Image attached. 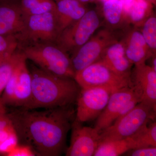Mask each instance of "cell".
<instances>
[{
  "mask_svg": "<svg viewBox=\"0 0 156 156\" xmlns=\"http://www.w3.org/2000/svg\"><path fill=\"white\" fill-rule=\"evenodd\" d=\"M55 12L26 16L24 27L15 35L19 48L37 43H55L58 35Z\"/></svg>",
  "mask_w": 156,
  "mask_h": 156,
  "instance_id": "cell-5",
  "label": "cell"
},
{
  "mask_svg": "<svg viewBox=\"0 0 156 156\" xmlns=\"http://www.w3.org/2000/svg\"><path fill=\"white\" fill-rule=\"evenodd\" d=\"M74 79L81 89L103 87L116 91L132 87L131 79L118 74L101 59L76 73Z\"/></svg>",
  "mask_w": 156,
  "mask_h": 156,
  "instance_id": "cell-6",
  "label": "cell"
},
{
  "mask_svg": "<svg viewBox=\"0 0 156 156\" xmlns=\"http://www.w3.org/2000/svg\"><path fill=\"white\" fill-rule=\"evenodd\" d=\"M8 155L11 156H32L35 155L33 151L27 146H16L8 152Z\"/></svg>",
  "mask_w": 156,
  "mask_h": 156,
  "instance_id": "cell-28",
  "label": "cell"
},
{
  "mask_svg": "<svg viewBox=\"0 0 156 156\" xmlns=\"http://www.w3.org/2000/svg\"><path fill=\"white\" fill-rule=\"evenodd\" d=\"M103 13L108 28L115 30L128 28L121 0H109L103 3Z\"/></svg>",
  "mask_w": 156,
  "mask_h": 156,
  "instance_id": "cell-19",
  "label": "cell"
},
{
  "mask_svg": "<svg viewBox=\"0 0 156 156\" xmlns=\"http://www.w3.org/2000/svg\"><path fill=\"white\" fill-rule=\"evenodd\" d=\"M148 2H150L153 3L154 4L155 3L156 0H147Z\"/></svg>",
  "mask_w": 156,
  "mask_h": 156,
  "instance_id": "cell-32",
  "label": "cell"
},
{
  "mask_svg": "<svg viewBox=\"0 0 156 156\" xmlns=\"http://www.w3.org/2000/svg\"><path fill=\"white\" fill-rule=\"evenodd\" d=\"M3 107H5V106H4V105H3L2 104L0 103V108H3Z\"/></svg>",
  "mask_w": 156,
  "mask_h": 156,
  "instance_id": "cell-33",
  "label": "cell"
},
{
  "mask_svg": "<svg viewBox=\"0 0 156 156\" xmlns=\"http://www.w3.org/2000/svg\"><path fill=\"white\" fill-rule=\"evenodd\" d=\"M155 112L156 109L151 106L139 102L129 112L100 132V142L125 139L132 136L151 120L154 119Z\"/></svg>",
  "mask_w": 156,
  "mask_h": 156,
  "instance_id": "cell-4",
  "label": "cell"
},
{
  "mask_svg": "<svg viewBox=\"0 0 156 156\" xmlns=\"http://www.w3.org/2000/svg\"><path fill=\"white\" fill-rule=\"evenodd\" d=\"M20 7L26 16L38 15L56 11L54 0H21Z\"/></svg>",
  "mask_w": 156,
  "mask_h": 156,
  "instance_id": "cell-21",
  "label": "cell"
},
{
  "mask_svg": "<svg viewBox=\"0 0 156 156\" xmlns=\"http://www.w3.org/2000/svg\"><path fill=\"white\" fill-rule=\"evenodd\" d=\"M127 155L131 156H155L156 147H147L134 149L128 151Z\"/></svg>",
  "mask_w": 156,
  "mask_h": 156,
  "instance_id": "cell-27",
  "label": "cell"
},
{
  "mask_svg": "<svg viewBox=\"0 0 156 156\" xmlns=\"http://www.w3.org/2000/svg\"><path fill=\"white\" fill-rule=\"evenodd\" d=\"M141 33L149 48L154 54L156 52V17L152 14L141 27Z\"/></svg>",
  "mask_w": 156,
  "mask_h": 156,
  "instance_id": "cell-25",
  "label": "cell"
},
{
  "mask_svg": "<svg viewBox=\"0 0 156 156\" xmlns=\"http://www.w3.org/2000/svg\"><path fill=\"white\" fill-rule=\"evenodd\" d=\"M102 3L105 2H106V1H109V0H100Z\"/></svg>",
  "mask_w": 156,
  "mask_h": 156,
  "instance_id": "cell-34",
  "label": "cell"
},
{
  "mask_svg": "<svg viewBox=\"0 0 156 156\" xmlns=\"http://www.w3.org/2000/svg\"><path fill=\"white\" fill-rule=\"evenodd\" d=\"M111 89L103 87L82 89L77 98L76 121L83 123L95 119L106 107Z\"/></svg>",
  "mask_w": 156,
  "mask_h": 156,
  "instance_id": "cell-10",
  "label": "cell"
},
{
  "mask_svg": "<svg viewBox=\"0 0 156 156\" xmlns=\"http://www.w3.org/2000/svg\"><path fill=\"white\" fill-rule=\"evenodd\" d=\"M96 1H100V0H96Z\"/></svg>",
  "mask_w": 156,
  "mask_h": 156,
  "instance_id": "cell-35",
  "label": "cell"
},
{
  "mask_svg": "<svg viewBox=\"0 0 156 156\" xmlns=\"http://www.w3.org/2000/svg\"><path fill=\"white\" fill-rule=\"evenodd\" d=\"M149 122L131 136L135 144V148L147 147H156V122L149 124Z\"/></svg>",
  "mask_w": 156,
  "mask_h": 156,
  "instance_id": "cell-24",
  "label": "cell"
},
{
  "mask_svg": "<svg viewBox=\"0 0 156 156\" xmlns=\"http://www.w3.org/2000/svg\"><path fill=\"white\" fill-rule=\"evenodd\" d=\"M25 57L18 48L0 66V94L4 91L17 65Z\"/></svg>",
  "mask_w": 156,
  "mask_h": 156,
  "instance_id": "cell-22",
  "label": "cell"
},
{
  "mask_svg": "<svg viewBox=\"0 0 156 156\" xmlns=\"http://www.w3.org/2000/svg\"><path fill=\"white\" fill-rule=\"evenodd\" d=\"M26 16L20 3L0 0V35H16L24 27Z\"/></svg>",
  "mask_w": 156,
  "mask_h": 156,
  "instance_id": "cell-14",
  "label": "cell"
},
{
  "mask_svg": "<svg viewBox=\"0 0 156 156\" xmlns=\"http://www.w3.org/2000/svg\"><path fill=\"white\" fill-rule=\"evenodd\" d=\"M122 40L126 56L134 66L145 63L147 60L156 54L151 51L138 28L134 27L126 31Z\"/></svg>",
  "mask_w": 156,
  "mask_h": 156,
  "instance_id": "cell-15",
  "label": "cell"
},
{
  "mask_svg": "<svg viewBox=\"0 0 156 156\" xmlns=\"http://www.w3.org/2000/svg\"><path fill=\"white\" fill-rule=\"evenodd\" d=\"M116 31L107 27L100 30L72 53L70 58L75 73L100 60L107 48L119 41Z\"/></svg>",
  "mask_w": 156,
  "mask_h": 156,
  "instance_id": "cell-8",
  "label": "cell"
},
{
  "mask_svg": "<svg viewBox=\"0 0 156 156\" xmlns=\"http://www.w3.org/2000/svg\"><path fill=\"white\" fill-rule=\"evenodd\" d=\"M71 138L66 156H92L100 142V133L94 128L86 127L75 121L72 125Z\"/></svg>",
  "mask_w": 156,
  "mask_h": 156,
  "instance_id": "cell-11",
  "label": "cell"
},
{
  "mask_svg": "<svg viewBox=\"0 0 156 156\" xmlns=\"http://www.w3.org/2000/svg\"><path fill=\"white\" fill-rule=\"evenodd\" d=\"M19 48V43L15 35H0V56L11 55Z\"/></svg>",
  "mask_w": 156,
  "mask_h": 156,
  "instance_id": "cell-26",
  "label": "cell"
},
{
  "mask_svg": "<svg viewBox=\"0 0 156 156\" xmlns=\"http://www.w3.org/2000/svg\"><path fill=\"white\" fill-rule=\"evenodd\" d=\"M79 1L82 3H86L89 2L90 0H79Z\"/></svg>",
  "mask_w": 156,
  "mask_h": 156,
  "instance_id": "cell-31",
  "label": "cell"
},
{
  "mask_svg": "<svg viewBox=\"0 0 156 156\" xmlns=\"http://www.w3.org/2000/svg\"><path fill=\"white\" fill-rule=\"evenodd\" d=\"M131 80L140 102L156 109V71L145 63L134 66Z\"/></svg>",
  "mask_w": 156,
  "mask_h": 156,
  "instance_id": "cell-12",
  "label": "cell"
},
{
  "mask_svg": "<svg viewBox=\"0 0 156 156\" xmlns=\"http://www.w3.org/2000/svg\"><path fill=\"white\" fill-rule=\"evenodd\" d=\"M54 1H57V0H54Z\"/></svg>",
  "mask_w": 156,
  "mask_h": 156,
  "instance_id": "cell-36",
  "label": "cell"
},
{
  "mask_svg": "<svg viewBox=\"0 0 156 156\" xmlns=\"http://www.w3.org/2000/svg\"><path fill=\"white\" fill-rule=\"evenodd\" d=\"M30 73L31 93L22 108H53L69 106L76 100L80 86L74 79L54 75L40 69Z\"/></svg>",
  "mask_w": 156,
  "mask_h": 156,
  "instance_id": "cell-2",
  "label": "cell"
},
{
  "mask_svg": "<svg viewBox=\"0 0 156 156\" xmlns=\"http://www.w3.org/2000/svg\"><path fill=\"white\" fill-rule=\"evenodd\" d=\"M100 23L96 11H87L81 18L59 33L55 44L68 54L73 53L95 34Z\"/></svg>",
  "mask_w": 156,
  "mask_h": 156,
  "instance_id": "cell-7",
  "label": "cell"
},
{
  "mask_svg": "<svg viewBox=\"0 0 156 156\" xmlns=\"http://www.w3.org/2000/svg\"><path fill=\"white\" fill-rule=\"evenodd\" d=\"M12 54H11V55H3V56H0V66L4 62L7 60L12 55Z\"/></svg>",
  "mask_w": 156,
  "mask_h": 156,
  "instance_id": "cell-30",
  "label": "cell"
},
{
  "mask_svg": "<svg viewBox=\"0 0 156 156\" xmlns=\"http://www.w3.org/2000/svg\"><path fill=\"white\" fill-rule=\"evenodd\" d=\"M73 112L69 106L44 110L21 108L8 114L17 138L38 155H61Z\"/></svg>",
  "mask_w": 156,
  "mask_h": 156,
  "instance_id": "cell-1",
  "label": "cell"
},
{
  "mask_svg": "<svg viewBox=\"0 0 156 156\" xmlns=\"http://www.w3.org/2000/svg\"><path fill=\"white\" fill-rule=\"evenodd\" d=\"M135 148L131 136L120 140L101 141L94 154V156H118Z\"/></svg>",
  "mask_w": 156,
  "mask_h": 156,
  "instance_id": "cell-20",
  "label": "cell"
},
{
  "mask_svg": "<svg viewBox=\"0 0 156 156\" xmlns=\"http://www.w3.org/2000/svg\"><path fill=\"white\" fill-rule=\"evenodd\" d=\"M123 14L128 27H141L148 17L153 14L151 3L147 0H121Z\"/></svg>",
  "mask_w": 156,
  "mask_h": 156,
  "instance_id": "cell-18",
  "label": "cell"
},
{
  "mask_svg": "<svg viewBox=\"0 0 156 156\" xmlns=\"http://www.w3.org/2000/svg\"><path fill=\"white\" fill-rule=\"evenodd\" d=\"M101 59L118 74L131 79L133 65L126 56L122 39L108 47Z\"/></svg>",
  "mask_w": 156,
  "mask_h": 156,
  "instance_id": "cell-16",
  "label": "cell"
},
{
  "mask_svg": "<svg viewBox=\"0 0 156 156\" xmlns=\"http://www.w3.org/2000/svg\"><path fill=\"white\" fill-rule=\"evenodd\" d=\"M55 2V14L59 34L69 26L81 18L87 11L79 0H57Z\"/></svg>",
  "mask_w": 156,
  "mask_h": 156,
  "instance_id": "cell-17",
  "label": "cell"
},
{
  "mask_svg": "<svg viewBox=\"0 0 156 156\" xmlns=\"http://www.w3.org/2000/svg\"><path fill=\"white\" fill-rule=\"evenodd\" d=\"M27 59L38 65L41 69L62 77L73 79L75 72L69 54L55 43H37L19 48Z\"/></svg>",
  "mask_w": 156,
  "mask_h": 156,
  "instance_id": "cell-3",
  "label": "cell"
},
{
  "mask_svg": "<svg viewBox=\"0 0 156 156\" xmlns=\"http://www.w3.org/2000/svg\"><path fill=\"white\" fill-rule=\"evenodd\" d=\"M17 134L5 107L0 108V147L8 144L11 147L17 145Z\"/></svg>",
  "mask_w": 156,
  "mask_h": 156,
  "instance_id": "cell-23",
  "label": "cell"
},
{
  "mask_svg": "<svg viewBox=\"0 0 156 156\" xmlns=\"http://www.w3.org/2000/svg\"><path fill=\"white\" fill-rule=\"evenodd\" d=\"M26 58L20 62L0 98L3 105L23 108L29 100L31 93V78L26 64Z\"/></svg>",
  "mask_w": 156,
  "mask_h": 156,
  "instance_id": "cell-9",
  "label": "cell"
},
{
  "mask_svg": "<svg viewBox=\"0 0 156 156\" xmlns=\"http://www.w3.org/2000/svg\"><path fill=\"white\" fill-rule=\"evenodd\" d=\"M137 96L133 87L119 89L112 93L106 107L97 118L95 128L101 132L121 117L124 107Z\"/></svg>",
  "mask_w": 156,
  "mask_h": 156,
  "instance_id": "cell-13",
  "label": "cell"
},
{
  "mask_svg": "<svg viewBox=\"0 0 156 156\" xmlns=\"http://www.w3.org/2000/svg\"><path fill=\"white\" fill-rule=\"evenodd\" d=\"M151 66L154 70L156 71V54H154L151 56Z\"/></svg>",
  "mask_w": 156,
  "mask_h": 156,
  "instance_id": "cell-29",
  "label": "cell"
}]
</instances>
